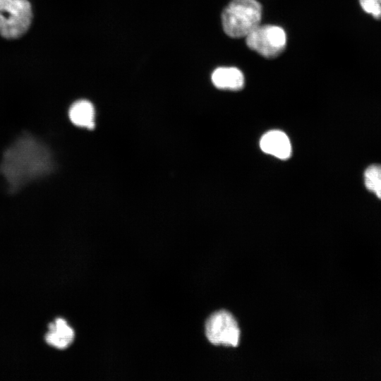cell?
<instances>
[{
	"instance_id": "obj_1",
	"label": "cell",
	"mask_w": 381,
	"mask_h": 381,
	"mask_svg": "<svg viewBox=\"0 0 381 381\" xmlns=\"http://www.w3.org/2000/svg\"><path fill=\"white\" fill-rule=\"evenodd\" d=\"M53 167L49 150L29 135L19 138L5 152L0 171L11 190L49 173Z\"/></svg>"
},
{
	"instance_id": "obj_2",
	"label": "cell",
	"mask_w": 381,
	"mask_h": 381,
	"mask_svg": "<svg viewBox=\"0 0 381 381\" xmlns=\"http://www.w3.org/2000/svg\"><path fill=\"white\" fill-rule=\"evenodd\" d=\"M262 6L256 0H232L224 9L222 22L224 32L233 38L246 37L257 28Z\"/></svg>"
},
{
	"instance_id": "obj_3",
	"label": "cell",
	"mask_w": 381,
	"mask_h": 381,
	"mask_svg": "<svg viewBox=\"0 0 381 381\" xmlns=\"http://www.w3.org/2000/svg\"><path fill=\"white\" fill-rule=\"evenodd\" d=\"M32 20L30 3L28 0H0V35L6 39H16L29 29Z\"/></svg>"
},
{
	"instance_id": "obj_4",
	"label": "cell",
	"mask_w": 381,
	"mask_h": 381,
	"mask_svg": "<svg viewBox=\"0 0 381 381\" xmlns=\"http://www.w3.org/2000/svg\"><path fill=\"white\" fill-rule=\"evenodd\" d=\"M246 37V44L250 49L269 59L279 55L286 42L284 30L271 25H259Z\"/></svg>"
},
{
	"instance_id": "obj_5",
	"label": "cell",
	"mask_w": 381,
	"mask_h": 381,
	"mask_svg": "<svg viewBox=\"0 0 381 381\" xmlns=\"http://www.w3.org/2000/svg\"><path fill=\"white\" fill-rule=\"evenodd\" d=\"M205 334L214 345L238 346L241 331L235 318L222 310L212 314L205 323Z\"/></svg>"
},
{
	"instance_id": "obj_6",
	"label": "cell",
	"mask_w": 381,
	"mask_h": 381,
	"mask_svg": "<svg viewBox=\"0 0 381 381\" xmlns=\"http://www.w3.org/2000/svg\"><path fill=\"white\" fill-rule=\"evenodd\" d=\"M263 152L279 159H286L291 153V146L288 136L282 131L274 130L266 133L260 142Z\"/></svg>"
},
{
	"instance_id": "obj_7",
	"label": "cell",
	"mask_w": 381,
	"mask_h": 381,
	"mask_svg": "<svg viewBox=\"0 0 381 381\" xmlns=\"http://www.w3.org/2000/svg\"><path fill=\"white\" fill-rule=\"evenodd\" d=\"M74 337V331L67 322L63 318H57L49 325L45 340L52 347L64 349L72 344Z\"/></svg>"
},
{
	"instance_id": "obj_8",
	"label": "cell",
	"mask_w": 381,
	"mask_h": 381,
	"mask_svg": "<svg viewBox=\"0 0 381 381\" xmlns=\"http://www.w3.org/2000/svg\"><path fill=\"white\" fill-rule=\"evenodd\" d=\"M212 81L219 89L238 90L243 86L244 77L242 72L234 67H220L212 74Z\"/></svg>"
},
{
	"instance_id": "obj_9",
	"label": "cell",
	"mask_w": 381,
	"mask_h": 381,
	"mask_svg": "<svg viewBox=\"0 0 381 381\" xmlns=\"http://www.w3.org/2000/svg\"><path fill=\"white\" fill-rule=\"evenodd\" d=\"M68 116L71 121L78 127L92 129L95 127V110L88 100L75 102L70 107Z\"/></svg>"
},
{
	"instance_id": "obj_10",
	"label": "cell",
	"mask_w": 381,
	"mask_h": 381,
	"mask_svg": "<svg viewBox=\"0 0 381 381\" xmlns=\"http://www.w3.org/2000/svg\"><path fill=\"white\" fill-rule=\"evenodd\" d=\"M366 188L381 199V164H373L368 166L363 174Z\"/></svg>"
},
{
	"instance_id": "obj_11",
	"label": "cell",
	"mask_w": 381,
	"mask_h": 381,
	"mask_svg": "<svg viewBox=\"0 0 381 381\" xmlns=\"http://www.w3.org/2000/svg\"><path fill=\"white\" fill-rule=\"evenodd\" d=\"M361 8L375 19H381V5L377 0H359Z\"/></svg>"
},
{
	"instance_id": "obj_12",
	"label": "cell",
	"mask_w": 381,
	"mask_h": 381,
	"mask_svg": "<svg viewBox=\"0 0 381 381\" xmlns=\"http://www.w3.org/2000/svg\"><path fill=\"white\" fill-rule=\"evenodd\" d=\"M380 4L381 5V0H377Z\"/></svg>"
}]
</instances>
